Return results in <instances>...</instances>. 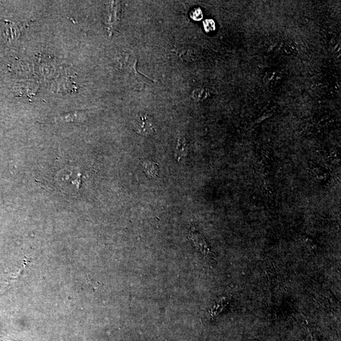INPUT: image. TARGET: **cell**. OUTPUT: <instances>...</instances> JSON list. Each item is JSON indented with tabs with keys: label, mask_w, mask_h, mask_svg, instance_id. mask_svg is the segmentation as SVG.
Returning a JSON list of instances; mask_svg holds the SVG:
<instances>
[{
	"label": "cell",
	"mask_w": 341,
	"mask_h": 341,
	"mask_svg": "<svg viewBox=\"0 0 341 341\" xmlns=\"http://www.w3.org/2000/svg\"><path fill=\"white\" fill-rule=\"evenodd\" d=\"M187 155V145L186 140L184 138L180 137L178 141L175 151V157L177 161H179Z\"/></svg>",
	"instance_id": "2"
},
{
	"label": "cell",
	"mask_w": 341,
	"mask_h": 341,
	"mask_svg": "<svg viewBox=\"0 0 341 341\" xmlns=\"http://www.w3.org/2000/svg\"><path fill=\"white\" fill-rule=\"evenodd\" d=\"M144 168L147 176L151 178L156 177L159 172V166L152 161H147L144 164Z\"/></svg>",
	"instance_id": "3"
},
{
	"label": "cell",
	"mask_w": 341,
	"mask_h": 341,
	"mask_svg": "<svg viewBox=\"0 0 341 341\" xmlns=\"http://www.w3.org/2000/svg\"><path fill=\"white\" fill-rule=\"evenodd\" d=\"M205 31L209 33L210 32L214 31L215 30V24L214 21L212 19H207L204 22Z\"/></svg>",
	"instance_id": "4"
},
{
	"label": "cell",
	"mask_w": 341,
	"mask_h": 341,
	"mask_svg": "<svg viewBox=\"0 0 341 341\" xmlns=\"http://www.w3.org/2000/svg\"><path fill=\"white\" fill-rule=\"evenodd\" d=\"M190 17L195 21H200L203 18V13L200 9H195L191 13Z\"/></svg>",
	"instance_id": "5"
},
{
	"label": "cell",
	"mask_w": 341,
	"mask_h": 341,
	"mask_svg": "<svg viewBox=\"0 0 341 341\" xmlns=\"http://www.w3.org/2000/svg\"><path fill=\"white\" fill-rule=\"evenodd\" d=\"M134 130L138 134L151 135L155 133V128L151 119L146 114H138L134 120Z\"/></svg>",
	"instance_id": "1"
}]
</instances>
